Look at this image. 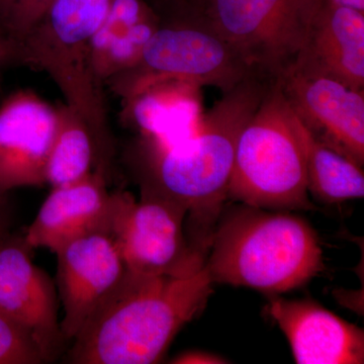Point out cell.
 Masks as SVG:
<instances>
[{
	"label": "cell",
	"mask_w": 364,
	"mask_h": 364,
	"mask_svg": "<svg viewBox=\"0 0 364 364\" xmlns=\"http://www.w3.org/2000/svg\"><path fill=\"white\" fill-rule=\"evenodd\" d=\"M274 82L252 71L223 92L193 136L160 145L139 136L129 159L141 191L157 193L186 210L188 240L207 257L228 200L237 139Z\"/></svg>",
	"instance_id": "obj_1"
},
{
	"label": "cell",
	"mask_w": 364,
	"mask_h": 364,
	"mask_svg": "<svg viewBox=\"0 0 364 364\" xmlns=\"http://www.w3.org/2000/svg\"><path fill=\"white\" fill-rule=\"evenodd\" d=\"M213 284L205 267L184 277H147L127 270L72 340L67 360L159 363L177 333L205 310Z\"/></svg>",
	"instance_id": "obj_2"
},
{
	"label": "cell",
	"mask_w": 364,
	"mask_h": 364,
	"mask_svg": "<svg viewBox=\"0 0 364 364\" xmlns=\"http://www.w3.org/2000/svg\"><path fill=\"white\" fill-rule=\"evenodd\" d=\"M205 267L213 282L279 294L325 269L313 227L287 210L242 205L220 218Z\"/></svg>",
	"instance_id": "obj_3"
},
{
	"label": "cell",
	"mask_w": 364,
	"mask_h": 364,
	"mask_svg": "<svg viewBox=\"0 0 364 364\" xmlns=\"http://www.w3.org/2000/svg\"><path fill=\"white\" fill-rule=\"evenodd\" d=\"M112 0H54L18 45L20 65L45 72L65 104L85 119L102 166L114 156L105 87L93 67L92 42Z\"/></svg>",
	"instance_id": "obj_4"
},
{
	"label": "cell",
	"mask_w": 364,
	"mask_h": 364,
	"mask_svg": "<svg viewBox=\"0 0 364 364\" xmlns=\"http://www.w3.org/2000/svg\"><path fill=\"white\" fill-rule=\"evenodd\" d=\"M228 200L263 210H316L296 117L277 81L237 139Z\"/></svg>",
	"instance_id": "obj_5"
},
{
	"label": "cell",
	"mask_w": 364,
	"mask_h": 364,
	"mask_svg": "<svg viewBox=\"0 0 364 364\" xmlns=\"http://www.w3.org/2000/svg\"><path fill=\"white\" fill-rule=\"evenodd\" d=\"M255 71L226 41L196 21L160 23L135 65L105 81V88L128 102L153 86L186 82L223 92Z\"/></svg>",
	"instance_id": "obj_6"
},
{
	"label": "cell",
	"mask_w": 364,
	"mask_h": 364,
	"mask_svg": "<svg viewBox=\"0 0 364 364\" xmlns=\"http://www.w3.org/2000/svg\"><path fill=\"white\" fill-rule=\"evenodd\" d=\"M326 0H202L196 21L236 50L253 70L277 79L293 65Z\"/></svg>",
	"instance_id": "obj_7"
},
{
	"label": "cell",
	"mask_w": 364,
	"mask_h": 364,
	"mask_svg": "<svg viewBox=\"0 0 364 364\" xmlns=\"http://www.w3.org/2000/svg\"><path fill=\"white\" fill-rule=\"evenodd\" d=\"M141 193L139 202L126 191L112 193L105 230L127 270L147 277H184L202 269L207 258L188 240L186 208L157 193Z\"/></svg>",
	"instance_id": "obj_8"
},
{
	"label": "cell",
	"mask_w": 364,
	"mask_h": 364,
	"mask_svg": "<svg viewBox=\"0 0 364 364\" xmlns=\"http://www.w3.org/2000/svg\"><path fill=\"white\" fill-rule=\"evenodd\" d=\"M310 135L363 167L364 90L296 61L275 79Z\"/></svg>",
	"instance_id": "obj_9"
},
{
	"label": "cell",
	"mask_w": 364,
	"mask_h": 364,
	"mask_svg": "<svg viewBox=\"0 0 364 364\" xmlns=\"http://www.w3.org/2000/svg\"><path fill=\"white\" fill-rule=\"evenodd\" d=\"M57 256V287L63 306L60 320L67 342L77 336L97 306L114 291L127 272L111 236L92 232L63 246Z\"/></svg>",
	"instance_id": "obj_10"
},
{
	"label": "cell",
	"mask_w": 364,
	"mask_h": 364,
	"mask_svg": "<svg viewBox=\"0 0 364 364\" xmlns=\"http://www.w3.org/2000/svg\"><path fill=\"white\" fill-rule=\"evenodd\" d=\"M58 126V111L31 90L0 104V191L41 186Z\"/></svg>",
	"instance_id": "obj_11"
},
{
	"label": "cell",
	"mask_w": 364,
	"mask_h": 364,
	"mask_svg": "<svg viewBox=\"0 0 364 364\" xmlns=\"http://www.w3.org/2000/svg\"><path fill=\"white\" fill-rule=\"evenodd\" d=\"M28 250L23 242L0 245V315L30 333L52 361L66 343L58 299L54 282L33 262Z\"/></svg>",
	"instance_id": "obj_12"
},
{
	"label": "cell",
	"mask_w": 364,
	"mask_h": 364,
	"mask_svg": "<svg viewBox=\"0 0 364 364\" xmlns=\"http://www.w3.org/2000/svg\"><path fill=\"white\" fill-rule=\"evenodd\" d=\"M267 313L291 345L298 364H363L364 332L311 299L273 294Z\"/></svg>",
	"instance_id": "obj_13"
},
{
	"label": "cell",
	"mask_w": 364,
	"mask_h": 364,
	"mask_svg": "<svg viewBox=\"0 0 364 364\" xmlns=\"http://www.w3.org/2000/svg\"><path fill=\"white\" fill-rule=\"evenodd\" d=\"M112 193L107 174L95 171L82 181L53 188L26 230L23 244L28 249H60L92 232L104 231L111 215Z\"/></svg>",
	"instance_id": "obj_14"
},
{
	"label": "cell",
	"mask_w": 364,
	"mask_h": 364,
	"mask_svg": "<svg viewBox=\"0 0 364 364\" xmlns=\"http://www.w3.org/2000/svg\"><path fill=\"white\" fill-rule=\"evenodd\" d=\"M296 61L364 90V14L325 1Z\"/></svg>",
	"instance_id": "obj_15"
},
{
	"label": "cell",
	"mask_w": 364,
	"mask_h": 364,
	"mask_svg": "<svg viewBox=\"0 0 364 364\" xmlns=\"http://www.w3.org/2000/svg\"><path fill=\"white\" fill-rule=\"evenodd\" d=\"M198 86L165 82L123 102L122 117L139 134L160 145H172L198 130Z\"/></svg>",
	"instance_id": "obj_16"
},
{
	"label": "cell",
	"mask_w": 364,
	"mask_h": 364,
	"mask_svg": "<svg viewBox=\"0 0 364 364\" xmlns=\"http://www.w3.org/2000/svg\"><path fill=\"white\" fill-rule=\"evenodd\" d=\"M58 126L48 159L46 182L53 188L82 181L95 171L107 174L97 141L75 109L60 104Z\"/></svg>",
	"instance_id": "obj_17"
},
{
	"label": "cell",
	"mask_w": 364,
	"mask_h": 364,
	"mask_svg": "<svg viewBox=\"0 0 364 364\" xmlns=\"http://www.w3.org/2000/svg\"><path fill=\"white\" fill-rule=\"evenodd\" d=\"M296 126L305 154L309 195L327 205L363 198V166L313 138L298 117Z\"/></svg>",
	"instance_id": "obj_18"
},
{
	"label": "cell",
	"mask_w": 364,
	"mask_h": 364,
	"mask_svg": "<svg viewBox=\"0 0 364 364\" xmlns=\"http://www.w3.org/2000/svg\"><path fill=\"white\" fill-rule=\"evenodd\" d=\"M159 25L158 16H151L93 50V67L102 85L107 79L135 65Z\"/></svg>",
	"instance_id": "obj_19"
},
{
	"label": "cell",
	"mask_w": 364,
	"mask_h": 364,
	"mask_svg": "<svg viewBox=\"0 0 364 364\" xmlns=\"http://www.w3.org/2000/svg\"><path fill=\"white\" fill-rule=\"evenodd\" d=\"M54 0H0V30L18 47Z\"/></svg>",
	"instance_id": "obj_20"
},
{
	"label": "cell",
	"mask_w": 364,
	"mask_h": 364,
	"mask_svg": "<svg viewBox=\"0 0 364 364\" xmlns=\"http://www.w3.org/2000/svg\"><path fill=\"white\" fill-rule=\"evenodd\" d=\"M47 363L30 333L0 315V364Z\"/></svg>",
	"instance_id": "obj_21"
},
{
	"label": "cell",
	"mask_w": 364,
	"mask_h": 364,
	"mask_svg": "<svg viewBox=\"0 0 364 364\" xmlns=\"http://www.w3.org/2000/svg\"><path fill=\"white\" fill-rule=\"evenodd\" d=\"M14 65H20L18 47L0 30V76Z\"/></svg>",
	"instance_id": "obj_22"
},
{
	"label": "cell",
	"mask_w": 364,
	"mask_h": 364,
	"mask_svg": "<svg viewBox=\"0 0 364 364\" xmlns=\"http://www.w3.org/2000/svg\"><path fill=\"white\" fill-rule=\"evenodd\" d=\"M171 363L176 364H222L228 363L226 359L210 352L188 351L179 354L172 359Z\"/></svg>",
	"instance_id": "obj_23"
},
{
	"label": "cell",
	"mask_w": 364,
	"mask_h": 364,
	"mask_svg": "<svg viewBox=\"0 0 364 364\" xmlns=\"http://www.w3.org/2000/svg\"><path fill=\"white\" fill-rule=\"evenodd\" d=\"M200 4H202V0H177L176 7L166 23L193 20Z\"/></svg>",
	"instance_id": "obj_24"
},
{
	"label": "cell",
	"mask_w": 364,
	"mask_h": 364,
	"mask_svg": "<svg viewBox=\"0 0 364 364\" xmlns=\"http://www.w3.org/2000/svg\"><path fill=\"white\" fill-rule=\"evenodd\" d=\"M7 223V193L0 191V245L6 234Z\"/></svg>",
	"instance_id": "obj_25"
},
{
	"label": "cell",
	"mask_w": 364,
	"mask_h": 364,
	"mask_svg": "<svg viewBox=\"0 0 364 364\" xmlns=\"http://www.w3.org/2000/svg\"><path fill=\"white\" fill-rule=\"evenodd\" d=\"M332 6L346 7L364 14V0H326Z\"/></svg>",
	"instance_id": "obj_26"
}]
</instances>
